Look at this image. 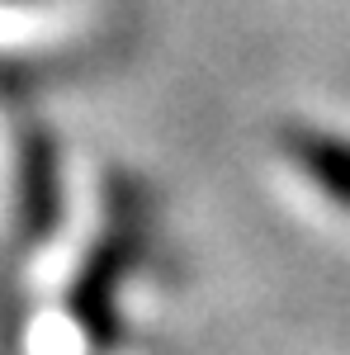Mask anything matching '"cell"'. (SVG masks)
Segmentation results:
<instances>
[{
  "label": "cell",
  "mask_w": 350,
  "mask_h": 355,
  "mask_svg": "<svg viewBox=\"0 0 350 355\" xmlns=\"http://www.w3.org/2000/svg\"><path fill=\"white\" fill-rule=\"evenodd\" d=\"M303 166H313V175L326 190H336L341 199H350V147H331V142H298Z\"/></svg>",
  "instance_id": "cell-1"
}]
</instances>
